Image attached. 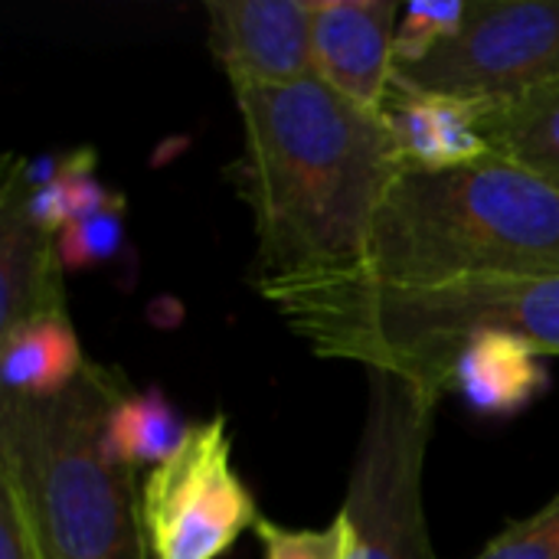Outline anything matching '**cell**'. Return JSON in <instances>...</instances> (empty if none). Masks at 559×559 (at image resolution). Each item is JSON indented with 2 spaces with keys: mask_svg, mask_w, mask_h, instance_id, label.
<instances>
[{
  "mask_svg": "<svg viewBox=\"0 0 559 559\" xmlns=\"http://www.w3.org/2000/svg\"><path fill=\"white\" fill-rule=\"evenodd\" d=\"M233 95L242 118L236 190L255 223L252 285L354 275L400 170L383 118L318 75Z\"/></svg>",
  "mask_w": 559,
  "mask_h": 559,
  "instance_id": "cell-1",
  "label": "cell"
},
{
  "mask_svg": "<svg viewBox=\"0 0 559 559\" xmlns=\"http://www.w3.org/2000/svg\"><path fill=\"white\" fill-rule=\"evenodd\" d=\"M288 331L318 357L386 370L442 400L459 350L508 337L559 354V275H485L436 288H393L360 275L259 285Z\"/></svg>",
  "mask_w": 559,
  "mask_h": 559,
  "instance_id": "cell-2",
  "label": "cell"
},
{
  "mask_svg": "<svg viewBox=\"0 0 559 559\" xmlns=\"http://www.w3.org/2000/svg\"><path fill=\"white\" fill-rule=\"evenodd\" d=\"M131 393L121 370H85L49 400L0 396V488L36 559H151L138 468L105 452L111 409Z\"/></svg>",
  "mask_w": 559,
  "mask_h": 559,
  "instance_id": "cell-3",
  "label": "cell"
},
{
  "mask_svg": "<svg viewBox=\"0 0 559 559\" xmlns=\"http://www.w3.org/2000/svg\"><path fill=\"white\" fill-rule=\"evenodd\" d=\"M354 275L393 288L559 275V190L495 154L445 170L400 167Z\"/></svg>",
  "mask_w": 559,
  "mask_h": 559,
  "instance_id": "cell-4",
  "label": "cell"
},
{
  "mask_svg": "<svg viewBox=\"0 0 559 559\" xmlns=\"http://www.w3.org/2000/svg\"><path fill=\"white\" fill-rule=\"evenodd\" d=\"M439 403L396 373L367 370V413L344 498L350 559H436L423 472Z\"/></svg>",
  "mask_w": 559,
  "mask_h": 559,
  "instance_id": "cell-5",
  "label": "cell"
},
{
  "mask_svg": "<svg viewBox=\"0 0 559 559\" xmlns=\"http://www.w3.org/2000/svg\"><path fill=\"white\" fill-rule=\"evenodd\" d=\"M559 79V0H472L462 29L393 82L478 108Z\"/></svg>",
  "mask_w": 559,
  "mask_h": 559,
  "instance_id": "cell-6",
  "label": "cell"
},
{
  "mask_svg": "<svg viewBox=\"0 0 559 559\" xmlns=\"http://www.w3.org/2000/svg\"><path fill=\"white\" fill-rule=\"evenodd\" d=\"M141 511L151 559H219L255 531L262 514L233 465L223 413L190 426L177 452L151 468Z\"/></svg>",
  "mask_w": 559,
  "mask_h": 559,
  "instance_id": "cell-7",
  "label": "cell"
},
{
  "mask_svg": "<svg viewBox=\"0 0 559 559\" xmlns=\"http://www.w3.org/2000/svg\"><path fill=\"white\" fill-rule=\"evenodd\" d=\"M210 52L239 88L292 85L314 72L311 0H216L206 7Z\"/></svg>",
  "mask_w": 559,
  "mask_h": 559,
  "instance_id": "cell-8",
  "label": "cell"
},
{
  "mask_svg": "<svg viewBox=\"0 0 559 559\" xmlns=\"http://www.w3.org/2000/svg\"><path fill=\"white\" fill-rule=\"evenodd\" d=\"M314 72L337 95L377 111L396 72V0H311Z\"/></svg>",
  "mask_w": 559,
  "mask_h": 559,
  "instance_id": "cell-9",
  "label": "cell"
},
{
  "mask_svg": "<svg viewBox=\"0 0 559 559\" xmlns=\"http://www.w3.org/2000/svg\"><path fill=\"white\" fill-rule=\"evenodd\" d=\"M26 193V160L10 157L0 183V337L33 321L69 318L59 236L33 219Z\"/></svg>",
  "mask_w": 559,
  "mask_h": 559,
  "instance_id": "cell-10",
  "label": "cell"
},
{
  "mask_svg": "<svg viewBox=\"0 0 559 559\" xmlns=\"http://www.w3.org/2000/svg\"><path fill=\"white\" fill-rule=\"evenodd\" d=\"M380 118L390 128L400 167L445 170L475 164L491 154L478 134V105L468 102L409 92L393 82Z\"/></svg>",
  "mask_w": 559,
  "mask_h": 559,
  "instance_id": "cell-11",
  "label": "cell"
},
{
  "mask_svg": "<svg viewBox=\"0 0 559 559\" xmlns=\"http://www.w3.org/2000/svg\"><path fill=\"white\" fill-rule=\"evenodd\" d=\"M547 383L550 377L540 364V354L518 341L485 334L459 350L445 393H459L475 413L514 416L531 406Z\"/></svg>",
  "mask_w": 559,
  "mask_h": 559,
  "instance_id": "cell-12",
  "label": "cell"
},
{
  "mask_svg": "<svg viewBox=\"0 0 559 559\" xmlns=\"http://www.w3.org/2000/svg\"><path fill=\"white\" fill-rule=\"evenodd\" d=\"M478 134L495 157L559 190V79L478 108Z\"/></svg>",
  "mask_w": 559,
  "mask_h": 559,
  "instance_id": "cell-13",
  "label": "cell"
},
{
  "mask_svg": "<svg viewBox=\"0 0 559 559\" xmlns=\"http://www.w3.org/2000/svg\"><path fill=\"white\" fill-rule=\"evenodd\" d=\"M85 364L69 318L33 321L0 337L3 396L49 400L62 393Z\"/></svg>",
  "mask_w": 559,
  "mask_h": 559,
  "instance_id": "cell-14",
  "label": "cell"
},
{
  "mask_svg": "<svg viewBox=\"0 0 559 559\" xmlns=\"http://www.w3.org/2000/svg\"><path fill=\"white\" fill-rule=\"evenodd\" d=\"M190 426L180 423V416L170 409V403L160 396V390L147 393H128L108 416L105 426V452L131 468L141 465H160L177 452Z\"/></svg>",
  "mask_w": 559,
  "mask_h": 559,
  "instance_id": "cell-15",
  "label": "cell"
},
{
  "mask_svg": "<svg viewBox=\"0 0 559 559\" xmlns=\"http://www.w3.org/2000/svg\"><path fill=\"white\" fill-rule=\"evenodd\" d=\"M465 0H442V3H429V0H416L403 10V23L396 29V69L400 66H416L426 56H432L442 43H449L465 16H468Z\"/></svg>",
  "mask_w": 559,
  "mask_h": 559,
  "instance_id": "cell-16",
  "label": "cell"
},
{
  "mask_svg": "<svg viewBox=\"0 0 559 559\" xmlns=\"http://www.w3.org/2000/svg\"><path fill=\"white\" fill-rule=\"evenodd\" d=\"M255 537L262 544V554L265 559H350L354 550V527L341 508V514L314 531H292V527H282L269 518H262L255 524Z\"/></svg>",
  "mask_w": 559,
  "mask_h": 559,
  "instance_id": "cell-17",
  "label": "cell"
},
{
  "mask_svg": "<svg viewBox=\"0 0 559 559\" xmlns=\"http://www.w3.org/2000/svg\"><path fill=\"white\" fill-rule=\"evenodd\" d=\"M475 559H559V495L534 518L501 531Z\"/></svg>",
  "mask_w": 559,
  "mask_h": 559,
  "instance_id": "cell-18",
  "label": "cell"
},
{
  "mask_svg": "<svg viewBox=\"0 0 559 559\" xmlns=\"http://www.w3.org/2000/svg\"><path fill=\"white\" fill-rule=\"evenodd\" d=\"M121 216H124V203H118V206L92 216V219L66 226L59 233L62 269H82V265H95V262L111 259L121 246Z\"/></svg>",
  "mask_w": 559,
  "mask_h": 559,
  "instance_id": "cell-19",
  "label": "cell"
},
{
  "mask_svg": "<svg viewBox=\"0 0 559 559\" xmlns=\"http://www.w3.org/2000/svg\"><path fill=\"white\" fill-rule=\"evenodd\" d=\"M0 559H36L26 524L13 504V498L0 488Z\"/></svg>",
  "mask_w": 559,
  "mask_h": 559,
  "instance_id": "cell-20",
  "label": "cell"
}]
</instances>
